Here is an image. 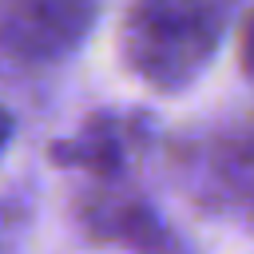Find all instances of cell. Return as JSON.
Wrapping results in <instances>:
<instances>
[{"label":"cell","instance_id":"obj_1","mask_svg":"<svg viewBox=\"0 0 254 254\" xmlns=\"http://www.w3.org/2000/svg\"><path fill=\"white\" fill-rule=\"evenodd\" d=\"M238 0H131L119 20L123 67L159 95L187 91L214 60Z\"/></svg>","mask_w":254,"mask_h":254},{"label":"cell","instance_id":"obj_2","mask_svg":"<svg viewBox=\"0 0 254 254\" xmlns=\"http://www.w3.org/2000/svg\"><path fill=\"white\" fill-rule=\"evenodd\" d=\"M99 0H0V71L44 75L95 28Z\"/></svg>","mask_w":254,"mask_h":254},{"label":"cell","instance_id":"obj_3","mask_svg":"<svg viewBox=\"0 0 254 254\" xmlns=\"http://www.w3.org/2000/svg\"><path fill=\"white\" fill-rule=\"evenodd\" d=\"M202 210H254V115L179 151Z\"/></svg>","mask_w":254,"mask_h":254},{"label":"cell","instance_id":"obj_4","mask_svg":"<svg viewBox=\"0 0 254 254\" xmlns=\"http://www.w3.org/2000/svg\"><path fill=\"white\" fill-rule=\"evenodd\" d=\"M75 218H79V230L87 234V242H95V246H119V250L147 254L175 238L163 226V218L155 214V206L123 183V175L95 179V187H87L75 198Z\"/></svg>","mask_w":254,"mask_h":254},{"label":"cell","instance_id":"obj_5","mask_svg":"<svg viewBox=\"0 0 254 254\" xmlns=\"http://www.w3.org/2000/svg\"><path fill=\"white\" fill-rule=\"evenodd\" d=\"M139 143H147V119L143 115L95 111V115H87V123L75 135L56 139L48 147V163L64 167V171H83L91 179H119Z\"/></svg>","mask_w":254,"mask_h":254},{"label":"cell","instance_id":"obj_6","mask_svg":"<svg viewBox=\"0 0 254 254\" xmlns=\"http://www.w3.org/2000/svg\"><path fill=\"white\" fill-rule=\"evenodd\" d=\"M238 67H242V75L254 83V8L242 16V24H238Z\"/></svg>","mask_w":254,"mask_h":254},{"label":"cell","instance_id":"obj_7","mask_svg":"<svg viewBox=\"0 0 254 254\" xmlns=\"http://www.w3.org/2000/svg\"><path fill=\"white\" fill-rule=\"evenodd\" d=\"M12 131H16V119H12V111H8V107H0V151L8 147Z\"/></svg>","mask_w":254,"mask_h":254},{"label":"cell","instance_id":"obj_8","mask_svg":"<svg viewBox=\"0 0 254 254\" xmlns=\"http://www.w3.org/2000/svg\"><path fill=\"white\" fill-rule=\"evenodd\" d=\"M147 254H187V250H183V246H179V242L171 238V242H163L159 250H147Z\"/></svg>","mask_w":254,"mask_h":254}]
</instances>
